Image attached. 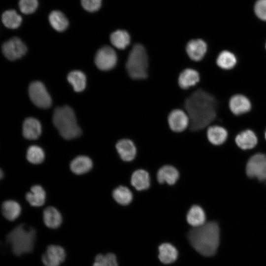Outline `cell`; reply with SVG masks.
<instances>
[{
  "instance_id": "9",
  "label": "cell",
  "mask_w": 266,
  "mask_h": 266,
  "mask_svg": "<svg viewBox=\"0 0 266 266\" xmlns=\"http://www.w3.org/2000/svg\"><path fill=\"white\" fill-rule=\"evenodd\" d=\"M2 51L7 59L14 61L23 56L27 51V48L19 38L14 37L3 44Z\"/></svg>"
},
{
  "instance_id": "15",
  "label": "cell",
  "mask_w": 266,
  "mask_h": 266,
  "mask_svg": "<svg viewBox=\"0 0 266 266\" xmlns=\"http://www.w3.org/2000/svg\"><path fill=\"white\" fill-rule=\"evenodd\" d=\"M229 133L224 127L212 124L206 128V135L208 141L215 146L223 144L227 140Z\"/></svg>"
},
{
  "instance_id": "38",
  "label": "cell",
  "mask_w": 266,
  "mask_h": 266,
  "mask_svg": "<svg viewBox=\"0 0 266 266\" xmlns=\"http://www.w3.org/2000/svg\"><path fill=\"white\" fill-rule=\"evenodd\" d=\"M0 178L2 179V177H3V173L2 170H0Z\"/></svg>"
},
{
  "instance_id": "34",
  "label": "cell",
  "mask_w": 266,
  "mask_h": 266,
  "mask_svg": "<svg viewBox=\"0 0 266 266\" xmlns=\"http://www.w3.org/2000/svg\"><path fill=\"white\" fill-rule=\"evenodd\" d=\"M19 6L21 11L26 14L33 13L38 7L37 0H20Z\"/></svg>"
},
{
  "instance_id": "1",
  "label": "cell",
  "mask_w": 266,
  "mask_h": 266,
  "mask_svg": "<svg viewBox=\"0 0 266 266\" xmlns=\"http://www.w3.org/2000/svg\"><path fill=\"white\" fill-rule=\"evenodd\" d=\"M184 107L189 118L190 129L199 132L214 123L219 103L214 95L197 87L186 99Z\"/></svg>"
},
{
  "instance_id": "30",
  "label": "cell",
  "mask_w": 266,
  "mask_h": 266,
  "mask_svg": "<svg viewBox=\"0 0 266 266\" xmlns=\"http://www.w3.org/2000/svg\"><path fill=\"white\" fill-rule=\"evenodd\" d=\"M49 21L51 26L58 32L66 30L68 25V21L65 15L60 11H52L49 15Z\"/></svg>"
},
{
  "instance_id": "2",
  "label": "cell",
  "mask_w": 266,
  "mask_h": 266,
  "mask_svg": "<svg viewBox=\"0 0 266 266\" xmlns=\"http://www.w3.org/2000/svg\"><path fill=\"white\" fill-rule=\"evenodd\" d=\"M188 237L191 245L200 254L206 257L212 256L216 253L219 244V226L215 221L205 222L192 229Z\"/></svg>"
},
{
  "instance_id": "11",
  "label": "cell",
  "mask_w": 266,
  "mask_h": 266,
  "mask_svg": "<svg viewBox=\"0 0 266 266\" xmlns=\"http://www.w3.org/2000/svg\"><path fill=\"white\" fill-rule=\"evenodd\" d=\"M229 107L234 115L240 116L249 113L252 109V104L246 96L242 94H236L230 98Z\"/></svg>"
},
{
  "instance_id": "37",
  "label": "cell",
  "mask_w": 266,
  "mask_h": 266,
  "mask_svg": "<svg viewBox=\"0 0 266 266\" xmlns=\"http://www.w3.org/2000/svg\"><path fill=\"white\" fill-rule=\"evenodd\" d=\"M255 12L257 16L266 21V0H258L255 5Z\"/></svg>"
},
{
  "instance_id": "28",
  "label": "cell",
  "mask_w": 266,
  "mask_h": 266,
  "mask_svg": "<svg viewBox=\"0 0 266 266\" xmlns=\"http://www.w3.org/2000/svg\"><path fill=\"white\" fill-rule=\"evenodd\" d=\"M114 200L121 205L129 204L133 200V195L127 187L119 186L114 189L112 192Z\"/></svg>"
},
{
  "instance_id": "22",
  "label": "cell",
  "mask_w": 266,
  "mask_h": 266,
  "mask_svg": "<svg viewBox=\"0 0 266 266\" xmlns=\"http://www.w3.org/2000/svg\"><path fill=\"white\" fill-rule=\"evenodd\" d=\"M186 220L188 223L193 228L200 227L205 223V213L200 205H193L187 213Z\"/></svg>"
},
{
  "instance_id": "19",
  "label": "cell",
  "mask_w": 266,
  "mask_h": 266,
  "mask_svg": "<svg viewBox=\"0 0 266 266\" xmlns=\"http://www.w3.org/2000/svg\"><path fill=\"white\" fill-rule=\"evenodd\" d=\"M22 132L23 136L28 139H37L41 133V126L36 119L29 117L26 119L23 124Z\"/></svg>"
},
{
  "instance_id": "40",
  "label": "cell",
  "mask_w": 266,
  "mask_h": 266,
  "mask_svg": "<svg viewBox=\"0 0 266 266\" xmlns=\"http://www.w3.org/2000/svg\"><path fill=\"white\" fill-rule=\"evenodd\" d=\"M265 48H266V43H265Z\"/></svg>"
},
{
  "instance_id": "26",
  "label": "cell",
  "mask_w": 266,
  "mask_h": 266,
  "mask_svg": "<svg viewBox=\"0 0 266 266\" xmlns=\"http://www.w3.org/2000/svg\"><path fill=\"white\" fill-rule=\"evenodd\" d=\"M159 258L161 262L169 264L174 262L177 258L178 252L176 249L171 244L165 243L159 247Z\"/></svg>"
},
{
  "instance_id": "21",
  "label": "cell",
  "mask_w": 266,
  "mask_h": 266,
  "mask_svg": "<svg viewBox=\"0 0 266 266\" xmlns=\"http://www.w3.org/2000/svg\"><path fill=\"white\" fill-rule=\"evenodd\" d=\"M216 63L218 67L224 70L234 68L237 64V58L234 53L228 50H224L218 55Z\"/></svg>"
},
{
  "instance_id": "10",
  "label": "cell",
  "mask_w": 266,
  "mask_h": 266,
  "mask_svg": "<svg viewBox=\"0 0 266 266\" xmlns=\"http://www.w3.org/2000/svg\"><path fill=\"white\" fill-rule=\"evenodd\" d=\"M208 44L203 39H192L188 41L186 46V51L189 58L194 62L202 61L208 51Z\"/></svg>"
},
{
  "instance_id": "29",
  "label": "cell",
  "mask_w": 266,
  "mask_h": 266,
  "mask_svg": "<svg viewBox=\"0 0 266 266\" xmlns=\"http://www.w3.org/2000/svg\"><path fill=\"white\" fill-rule=\"evenodd\" d=\"M110 39L112 44L119 49L126 48L129 45L131 41L129 33L122 30H118L112 33Z\"/></svg>"
},
{
  "instance_id": "4",
  "label": "cell",
  "mask_w": 266,
  "mask_h": 266,
  "mask_svg": "<svg viewBox=\"0 0 266 266\" xmlns=\"http://www.w3.org/2000/svg\"><path fill=\"white\" fill-rule=\"evenodd\" d=\"M36 238V231L31 227L21 224L12 230L7 235L6 241L17 256L32 252Z\"/></svg>"
},
{
  "instance_id": "32",
  "label": "cell",
  "mask_w": 266,
  "mask_h": 266,
  "mask_svg": "<svg viewBox=\"0 0 266 266\" xmlns=\"http://www.w3.org/2000/svg\"><path fill=\"white\" fill-rule=\"evenodd\" d=\"M1 20L4 25L8 28L16 29L22 23L21 16L14 10H9L3 12Z\"/></svg>"
},
{
  "instance_id": "31",
  "label": "cell",
  "mask_w": 266,
  "mask_h": 266,
  "mask_svg": "<svg viewBox=\"0 0 266 266\" xmlns=\"http://www.w3.org/2000/svg\"><path fill=\"white\" fill-rule=\"evenodd\" d=\"M67 80L76 92H81L85 88L86 78L85 74L80 71L74 70L69 72L67 75Z\"/></svg>"
},
{
  "instance_id": "12",
  "label": "cell",
  "mask_w": 266,
  "mask_h": 266,
  "mask_svg": "<svg viewBox=\"0 0 266 266\" xmlns=\"http://www.w3.org/2000/svg\"><path fill=\"white\" fill-rule=\"evenodd\" d=\"M169 128L174 132L180 133L189 127L190 120L188 114L179 109L171 111L167 118Z\"/></svg>"
},
{
  "instance_id": "23",
  "label": "cell",
  "mask_w": 266,
  "mask_h": 266,
  "mask_svg": "<svg viewBox=\"0 0 266 266\" xmlns=\"http://www.w3.org/2000/svg\"><path fill=\"white\" fill-rule=\"evenodd\" d=\"M93 167L91 159L87 156L75 157L70 164L71 170L76 174H82L88 172Z\"/></svg>"
},
{
  "instance_id": "24",
  "label": "cell",
  "mask_w": 266,
  "mask_h": 266,
  "mask_svg": "<svg viewBox=\"0 0 266 266\" xmlns=\"http://www.w3.org/2000/svg\"><path fill=\"white\" fill-rule=\"evenodd\" d=\"M28 202L33 206H40L44 204L46 199V193L43 188L39 185H34L31 191L26 195Z\"/></svg>"
},
{
  "instance_id": "17",
  "label": "cell",
  "mask_w": 266,
  "mask_h": 266,
  "mask_svg": "<svg viewBox=\"0 0 266 266\" xmlns=\"http://www.w3.org/2000/svg\"><path fill=\"white\" fill-rule=\"evenodd\" d=\"M199 71L193 68H187L183 70L178 77V84L183 89H188L197 86L200 81Z\"/></svg>"
},
{
  "instance_id": "13",
  "label": "cell",
  "mask_w": 266,
  "mask_h": 266,
  "mask_svg": "<svg viewBox=\"0 0 266 266\" xmlns=\"http://www.w3.org/2000/svg\"><path fill=\"white\" fill-rule=\"evenodd\" d=\"M66 258V252L59 245H51L43 254L42 261L45 266H59Z\"/></svg>"
},
{
  "instance_id": "35",
  "label": "cell",
  "mask_w": 266,
  "mask_h": 266,
  "mask_svg": "<svg viewBox=\"0 0 266 266\" xmlns=\"http://www.w3.org/2000/svg\"><path fill=\"white\" fill-rule=\"evenodd\" d=\"M95 261L99 262L102 266H118L115 255L112 253L105 255L98 254L95 258Z\"/></svg>"
},
{
  "instance_id": "6",
  "label": "cell",
  "mask_w": 266,
  "mask_h": 266,
  "mask_svg": "<svg viewBox=\"0 0 266 266\" xmlns=\"http://www.w3.org/2000/svg\"><path fill=\"white\" fill-rule=\"evenodd\" d=\"M245 172L251 178H256L258 181H266V155L258 153L252 156L247 161Z\"/></svg>"
},
{
  "instance_id": "25",
  "label": "cell",
  "mask_w": 266,
  "mask_h": 266,
  "mask_svg": "<svg viewBox=\"0 0 266 266\" xmlns=\"http://www.w3.org/2000/svg\"><path fill=\"white\" fill-rule=\"evenodd\" d=\"M43 217L46 226L51 229L58 228L62 222L61 214L52 206L47 207L44 210Z\"/></svg>"
},
{
  "instance_id": "33",
  "label": "cell",
  "mask_w": 266,
  "mask_h": 266,
  "mask_svg": "<svg viewBox=\"0 0 266 266\" xmlns=\"http://www.w3.org/2000/svg\"><path fill=\"white\" fill-rule=\"evenodd\" d=\"M26 157L28 161L32 164H39L44 161L45 154L41 147L37 145H32L28 149Z\"/></svg>"
},
{
  "instance_id": "16",
  "label": "cell",
  "mask_w": 266,
  "mask_h": 266,
  "mask_svg": "<svg viewBox=\"0 0 266 266\" xmlns=\"http://www.w3.org/2000/svg\"><path fill=\"white\" fill-rule=\"evenodd\" d=\"M115 148L120 158L125 162H131L136 157V147L131 139L123 138L118 140Z\"/></svg>"
},
{
  "instance_id": "27",
  "label": "cell",
  "mask_w": 266,
  "mask_h": 266,
  "mask_svg": "<svg viewBox=\"0 0 266 266\" xmlns=\"http://www.w3.org/2000/svg\"><path fill=\"white\" fill-rule=\"evenodd\" d=\"M21 206L16 201L8 200L3 202L1 211L3 216L9 221L16 219L21 213Z\"/></svg>"
},
{
  "instance_id": "3",
  "label": "cell",
  "mask_w": 266,
  "mask_h": 266,
  "mask_svg": "<svg viewBox=\"0 0 266 266\" xmlns=\"http://www.w3.org/2000/svg\"><path fill=\"white\" fill-rule=\"evenodd\" d=\"M53 123L61 136L66 139L77 138L81 134L75 113L69 106L56 108L53 115Z\"/></svg>"
},
{
  "instance_id": "5",
  "label": "cell",
  "mask_w": 266,
  "mask_h": 266,
  "mask_svg": "<svg viewBox=\"0 0 266 266\" xmlns=\"http://www.w3.org/2000/svg\"><path fill=\"white\" fill-rule=\"evenodd\" d=\"M126 69L129 76L134 79H143L148 75V59L146 50L140 44H134L129 53Z\"/></svg>"
},
{
  "instance_id": "14",
  "label": "cell",
  "mask_w": 266,
  "mask_h": 266,
  "mask_svg": "<svg viewBox=\"0 0 266 266\" xmlns=\"http://www.w3.org/2000/svg\"><path fill=\"white\" fill-rule=\"evenodd\" d=\"M258 137L255 131L250 129L243 130L234 137L236 145L243 150L254 148L258 143Z\"/></svg>"
},
{
  "instance_id": "36",
  "label": "cell",
  "mask_w": 266,
  "mask_h": 266,
  "mask_svg": "<svg viewBox=\"0 0 266 266\" xmlns=\"http://www.w3.org/2000/svg\"><path fill=\"white\" fill-rule=\"evenodd\" d=\"M83 8L89 12L98 10L101 6V0H81Z\"/></svg>"
},
{
  "instance_id": "20",
  "label": "cell",
  "mask_w": 266,
  "mask_h": 266,
  "mask_svg": "<svg viewBox=\"0 0 266 266\" xmlns=\"http://www.w3.org/2000/svg\"><path fill=\"white\" fill-rule=\"evenodd\" d=\"M131 184L137 191L148 189L150 186L149 173L143 169L134 170L131 177Z\"/></svg>"
},
{
  "instance_id": "7",
  "label": "cell",
  "mask_w": 266,
  "mask_h": 266,
  "mask_svg": "<svg viewBox=\"0 0 266 266\" xmlns=\"http://www.w3.org/2000/svg\"><path fill=\"white\" fill-rule=\"evenodd\" d=\"M29 94L31 100L37 107L47 108L51 106V98L42 82H32L29 87Z\"/></svg>"
},
{
  "instance_id": "39",
  "label": "cell",
  "mask_w": 266,
  "mask_h": 266,
  "mask_svg": "<svg viewBox=\"0 0 266 266\" xmlns=\"http://www.w3.org/2000/svg\"><path fill=\"white\" fill-rule=\"evenodd\" d=\"M264 135L265 138V139L266 140V130H265V131L264 132Z\"/></svg>"
},
{
  "instance_id": "8",
  "label": "cell",
  "mask_w": 266,
  "mask_h": 266,
  "mask_svg": "<svg viewBox=\"0 0 266 266\" xmlns=\"http://www.w3.org/2000/svg\"><path fill=\"white\" fill-rule=\"evenodd\" d=\"M117 56L114 50L108 46L100 48L97 52L95 62L97 66L102 70H108L116 66Z\"/></svg>"
},
{
  "instance_id": "18",
  "label": "cell",
  "mask_w": 266,
  "mask_h": 266,
  "mask_svg": "<svg viewBox=\"0 0 266 266\" xmlns=\"http://www.w3.org/2000/svg\"><path fill=\"white\" fill-rule=\"evenodd\" d=\"M179 173L177 169L173 166L166 165L161 167L157 173V179L160 184L164 183L173 185L177 181Z\"/></svg>"
}]
</instances>
